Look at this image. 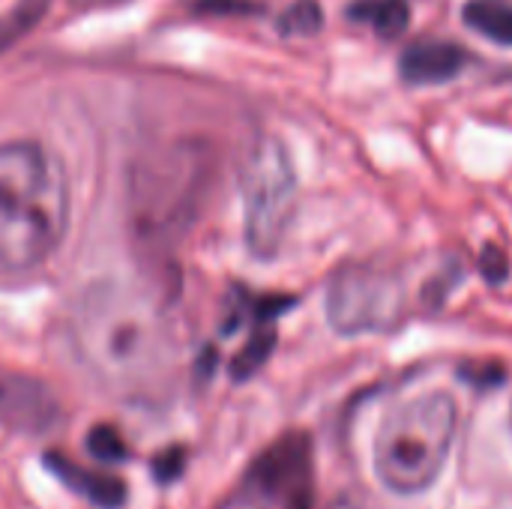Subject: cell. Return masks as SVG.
I'll return each mask as SVG.
<instances>
[{"label": "cell", "instance_id": "cell-1", "mask_svg": "<svg viewBox=\"0 0 512 509\" xmlns=\"http://www.w3.org/2000/svg\"><path fill=\"white\" fill-rule=\"evenodd\" d=\"M69 195L63 168L39 144L0 147V267L30 270L63 240Z\"/></svg>", "mask_w": 512, "mask_h": 509}, {"label": "cell", "instance_id": "cell-2", "mask_svg": "<svg viewBox=\"0 0 512 509\" xmlns=\"http://www.w3.org/2000/svg\"><path fill=\"white\" fill-rule=\"evenodd\" d=\"M459 408L447 393H423L396 405L375 438V474L396 495L426 492L444 471Z\"/></svg>", "mask_w": 512, "mask_h": 509}, {"label": "cell", "instance_id": "cell-3", "mask_svg": "<svg viewBox=\"0 0 512 509\" xmlns=\"http://www.w3.org/2000/svg\"><path fill=\"white\" fill-rule=\"evenodd\" d=\"M246 243L258 258H273L282 246L297 201V177L288 150L276 138H261L240 174Z\"/></svg>", "mask_w": 512, "mask_h": 509}, {"label": "cell", "instance_id": "cell-4", "mask_svg": "<svg viewBox=\"0 0 512 509\" xmlns=\"http://www.w3.org/2000/svg\"><path fill=\"white\" fill-rule=\"evenodd\" d=\"M405 312V291L393 273L345 267L327 288V318L342 336L387 333Z\"/></svg>", "mask_w": 512, "mask_h": 509}, {"label": "cell", "instance_id": "cell-5", "mask_svg": "<svg viewBox=\"0 0 512 509\" xmlns=\"http://www.w3.org/2000/svg\"><path fill=\"white\" fill-rule=\"evenodd\" d=\"M468 66V54L456 42H414L399 60V72L408 84H441L456 78Z\"/></svg>", "mask_w": 512, "mask_h": 509}, {"label": "cell", "instance_id": "cell-6", "mask_svg": "<svg viewBox=\"0 0 512 509\" xmlns=\"http://www.w3.org/2000/svg\"><path fill=\"white\" fill-rule=\"evenodd\" d=\"M0 420L27 432H39L57 420V405L42 384L27 378H0Z\"/></svg>", "mask_w": 512, "mask_h": 509}, {"label": "cell", "instance_id": "cell-7", "mask_svg": "<svg viewBox=\"0 0 512 509\" xmlns=\"http://www.w3.org/2000/svg\"><path fill=\"white\" fill-rule=\"evenodd\" d=\"M306 456H309V450H306L303 438H285L267 456L258 459L252 480H249V492H255L258 498H270L288 486L300 489V474L306 471Z\"/></svg>", "mask_w": 512, "mask_h": 509}, {"label": "cell", "instance_id": "cell-8", "mask_svg": "<svg viewBox=\"0 0 512 509\" xmlns=\"http://www.w3.org/2000/svg\"><path fill=\"white\" fill-rule=\"evenodd\" d=\"M45 465L72 489L78 492L81 498H87L90 504L102 509H117L123 507L126 501V486L117 480V477H105V474H93L69 459H63L60 453H48L45 456Z\"/></svg>", "mask_w": 512, "mask_h": 509}, {"label": "cell", "instance_id": "cell-9", "mask_svg": "<svg viewBox=\"0 0 512 509\" xmlns=\"http://www.w3.org/2000/svg\"><path fill=\"white\" fill-rule=\"evenodd\" d=\"M348 18L369 21L381 39H396L408 30L411 9L408 0H357L354 6H348Z\"/></svg>", "mask_w": 512, "mask_h": 509}, {"label": "cell", "instance_id": "cell-10", "mask_svg": "<svg viewBox=\"0 0 512 509\" xmlns=\"http://www.w3.org/2000/svg\"><path fill=\"white\" fill-rule=\"evenodd\" d=\"M462 18L471 30L498 45H512V6L504 0H468Z\"/></svg>", "mask_w": 512, "mask_h": 509}, {"label": "cell", "instance_id": "cell-11", "mask_svg": "<svg viewBox=\"0 0 512 509\" xmlns=\"http://www.w3.org/2000/svg\"><path fill=\"white\" fill-rule=\"evenodd\" d=\"M51 6V0H21L18 6H12L3 18H0V51H6L15 39H21L27 30H33L39 24V18L45 15V9Z\"/></svg>", "mask_w": 512, "mask_h": 509}, {"label": "cell", "instance_id": "cell-12", "mask_svg": "<svg viewBox=\"0 0 512 509\" xmlns=\"http://www.w3.org/2000/svg\"><path fill=\"white\" fill-rule=\"evenodd\" d=\"M273 345H276V333H273L270 327L255 330V333H252V339L246 342V348L234 357V363H231V375H234L237 381L252 378V375L267 363V357H270Z\"/></svg>", "mask_w": 512, "mask_h": 509}, {"label": "cell", "instance_id": "cell-13", "mask_svg": "<svg viewBox=\"0 0 512 509\" xmlns=\"http://www.w3.org/2000/svg\"><path fill=\"white\" fill-rule=\"evenodd\" d=\"M324 27V12L318 0H297L279 15L282 36H315Z\"/></svg>", "mask_w": 512, "mask_h": 509}, {"label": "cell", "instance_id": "cell-14", "mask_svg": "<svg viewBox=\"0 0 512 509\" xmlns=\"http://www.w3.org/2000/svg\"><path fill=\"white\" fill-rule=\"evenodd\" d=\"M87 450L99 462H126V456H129L123 438L111 426H93L87 435Z\"/></svg>", "mask_w": 512, "mask_h": 509}, {"label": "cell", "instance_id": "cell-15", "mask_svg": "<svg viewBox=\"0 0 512 509\" xmlns=\"http://www.w3.org/2000/svg\"><path fill=\"white\" fill-rule=\"evenodd\" d=\"M480 273H483V279L492 282V285H501V282L510 276V261H507V255H504L501 246L489 243V246L483 249V255H480Z\"/></svg>", "mask_w": 512, "mask_h": 509}, {"label": "cell", "instance_id": "cell-16", "mask_svg": "<svg viewBox=\"0 0 512 509\" xmlns=\"http://www.w3.org/2000/svg\"><path fill=\"white\" fill-rule=\"evenodd\" d=\"M183 465H186V453L183 447H171V450H162L156 459H153V477L159 483H171L183 474Z\"/></svg>", "mask_w": 512, "mask_h": 509}, {"label": "cell", "instance_id": "cell-17", "mask_svg": "<svg viewBox=\"0 0 512 509\" xmlns=\"http://www.w3.org/2000/svg\"><path fill=\"white\" fill-rule=\"evenodd\" d=\"M195 9L204 12V15H246V12H261V6L258 3H249V0H198Z\"/></svg>", "mask_w": 512, "mask_h": 509}, {"label": "cell", "instance_id": "cell-18", "mask_svg": "<svg viewBox=\"0 0 512 509\" xmlns=\"http://www.w3.org/2000/svg\"><path fill=\"white\" fill-rule=\"evenodd\" d=\"M462 378H468V381H474L477 387H489V384H498V381H504V369L501 366H486V369H474V366H468V369H462Z\"/></svg>", "mask_w": 512, "mask_h": 509}, {"label": "cell", "instance_id": "cell-19", "mask_svg": "<svg viewBox=\"0 0 512 509\" xmlns=\"http://www.w3.org/2000/svg\"><path fill=\"white\" fill-rule=\"evenodd\" d=\"M219 509H261V498L255 492H243V495L231 498L228 504H222Z\"/></svg>", "mask_w": 512, "mask_h": 509}, {"label": "cell", "instance_id": "cell-20", "mask_svg": "<svg viewBox=\"0 0 512 509\" xmlns=\"http://www.w3.org/2000/svg\"><path fill=\"white\" fill-rule=\"evenodd\" d=\"M288 509H312V501H309V492H306V489H297V492H291V501H288Z\"/></svg>", "mask_w": 512, "mask_h": 509}, {"label": "cell", "instance_id": "cell-21", "mask_svg": "<svg viewBox=\"0 0 512 509\" xmlns=\"http://www.w3.org/2000/svg\"><path fill=\"white\" fill-rule=\"evenodd\" d=\"M78 3H108V0H78Z\"/></svg>", "mask_w": 512, "mask_h": 509}, {"label": "cell", "instance_id": "cell-22", "mask_svg": "<svg viewBox=\"0 0 512 509\" xmlns=\"http://www.w3.org/2000/svg\"><path fill=\"white\" fill-rule=\"evenodd\" d=\"M510 429H512V402H510Z\"/></svg>", "mask_w": 512, "mask_h": 509}]
</instances>
